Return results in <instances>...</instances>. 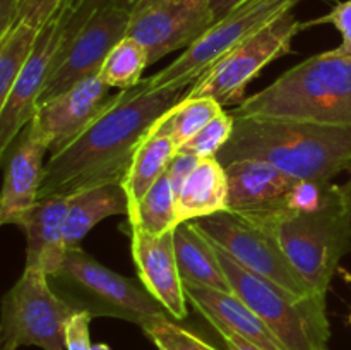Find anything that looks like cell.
Here are the masks:
<instances>
[{
	"instance_id": "obj_1",
	"label": "cell",
	"mask_w": 351,
	"mask_h": 350,
	"mask_svg": "<svg viewBox=\"0 0 351 350\" xmlns=\"http://www.w3.org/2000/svg\"><path fill=\"white\" fill-rule=\"evenodd\" d=\"M187 89L151 91L143 79L136 88L115 93L113 102L72 143L50 154L40 199L122 182L151 127Z\"/></svg>"
},
{
	"instance_id": "obj_2",
	"label": "cell",
	"mask_w": 351,
	"mask_h": 350,
	"mask_svg": "<svg viewBox=\"0 0 351 350\" xmlns=\"http://www.w3.org/2000/svg\"><path fill=\"white\" fill-rule=\"evenodd\" d=\"M226 165L261 160L298 180L331 182L351 170V126L281 119H235L228 143L216 156Z\"/></svg>"
},
{
	"instance_id": "obj_3",
	"label": "cell",
	"mask_w": 351,
	"mask_h": 350,
	"mask_svg": "<svg viewBox=\"0 0 351 350\" xmlns=\"http://www.w3.org/2000/svg\"><path fill=\"white\" fill-rule=\"evenodd\" d=\"M230 113L233 119L351 126V54L332 48L312 55Z\"/></svg>"
},
{
	"instance_id": "obj_4",
	"label": "cell",
	"mask_w": 351,
	"mask_h": 350,
	"mask_svg": "<svg viewBox=\"0 0 351 350\" xmlns=\"http://www.w3.org/2000/svg\"><path fill=\"white\" fill-rule=\"evenodd\" d=\"M48 278L51 288L74 312L123 319L137 326L154 316H170L143 287L139 278L123 277L110 270L81 246L67 249L62 266Z\"/></svg>"
},
{
	"instance_id": "obj_5",
	"label": "cell",
	"mask_w": 351,
	"mask_h": 350,
	"mask_svg": "<svg viewBox=\"0 0 351 350\" xmlns=\"http://www.w3.org/2000/svg\"><path fill=\"white\" fill-rule=\"evenodd\" d=\"M215 247L233 294L263 319L285 350H329L331 328L326 295L295 297L243 268L221 247Z\"/></svg>"
},
{
	"instance_id": "obj_6",
	"label": "cell",
	"mask_w": 351,
	"mask_h": 350,
	"mask_svg": "<svg viewBox=\"0 0 351 350\" xmlns=\"http://www.w3.org/2000/svg\"><path fill=\"white\" fill-rule=\"evenodd\" d=\"M271 235L298 273L317 294L328 295L339 261L351 250V206L341 185H331L324 205L315 211L281 220Z\"/></svg>"
},
{
	"instance_id": "obj_7",
	"label": "cell",
	"mask_w": 351,
	"mask_h": 350,
	"mask_svg": "<svg viewBox=\"0 0 351 350\" xmlns=\"http://www.w3.org/2000/svg\"><path fill=\"white\" fill-rule=\"evenodd\" d=\"M64 12V33L55 69L40 103L67 91L75 82L96 75L112 48L129 30V10L113 0H84Z\"/></svg>"
},
{
	"instance_id": "obj_8",
	"label": "cell",
	"mask_w": 351,
	"mask_h": 350,
	"mask_svg": "<svg viewBox=\"0 0 351 350\" xmlns=\"http://www.w3.org/2000/svg\"><path fill=\"white\" fill-rule=\"evenodd\" d=\"M302 0H243L216 21L211 30L182 51L170 65L144 79L147 89H187L237 45L254 36Z\"/></svg>"
},
{
	"instance_id": "obj_9",
	"label": "cell",
	"mask_w": 351,
	"mask_h": 350,
	"mask_svg": "<svg viewBox=\"0 0 351 350\" xmlns=\"http://www.w3.org/2000/svg\"><path fill=\"white\" fill-rule=\"evenodd\" d=\"M74 314L51 288L43 270L24 266L19 280L5 292L0 312V350L40 347L65 350V325Z\"/></svg>"
},
{
	"instance_id": "obj_10",
	"label": "cell",
	"mask_w": 351,
	"mask_h": 350,
	"mask_svg": "<svg viewBox=\"0 0 351 350\" xmlns=\"http://www.w3.org/2000/svg\"><path fill=\"white\" fill-rule=\"evenodd\" d=\"M305 27L307 23L298 21L293 12L285 14L219 58L185 91L184 96H211L221 106H239L245 100L247 86L266 65L291 54L293 38Z\"/></svg>"
},
{
	"instance_id": "obj_11",
	"label": "cell",
	"mask_w": 351,
	"mask_h": 350,
	"mask_svg": "<svg viewBox=\"0 0 351 350\" xmlns=\"http://www.w3.org/2000/svg\"><path fill=\"white\" fill-rule=\"evenodd\" d=\"M194 223L215 246L221 247L237 263L252 273L273 281L295 297L317 295L288 259L276 237L269 232L243 222L232 213H218L195 220Z\"/></svg>"
},
{
	"instance_id": "obj_12",
	"label": "cell",
	"mask_w": 351,
	"mask_h": 350,
	"mask_svg": "<svg viewBox=\"0 0 351 350\" xmlns=\"http://www.w3.org/2000/svg\"><path fill=\"white\" fill-rule=\"evenodd\" d=\"M215 23L211 0H137L127 36L146 48L149 65H154L171 51L187 50Z\"/></svg>"
},
{
	"instance_id": "obj_13",
	"label": "cell",
	"mask_w": 351,
	"mask_h": 350,
	"mask_svg": "<svg viewBox=\"0 0 351 350\" xmlns=\"http://www.w3.org/2000/svg\"><path fill=\"white\" fill-rule=\"evenodd\" d=\"M225 168L230 185L228 213L269 233L281 220L295 215L291 192L298 178L261 160H239Z\"/></svg>"
},
{
	"instance_id": "obj_14",
	"label": "cell",
	"mask_w": 351,
	"mask_h": 350,
	"mask_svg": "<svg viewBox=\"0 0 351 350\" xmlns=\"http://www.w3.org/2000/svg\"><path fill=\"white\" fill-rule=\"evenodd\" d=\"M64 33V12L58 10L53 19L40 30L33 51L9 96L0 105V154L10 146L21 130L33 120L41 95L55 69V55Z\"/></svg>"
},
{
	"instance_id": "obj_15",
	"label": "cell",
	"mask_w": 351,
	"mask_h": 350,
	"mask_svg": "<svg viewBox=\"0 0 351 350\" xmlns=\"http://www.w3.org/2000/svg\"><path fill=\"white\" fill-rule=\"evenodd\" d=\"M113 98L115 95L110 93L108 86L96 74L40 103L33 124L41 139L47 143L48 153H58L72 143L113 102Z\"/></svg>"
},
{
	"instance_id": "obj_16",
	"label": "cell",
	"mask_w": 351,
	"mask_h": 350,
	"mask_svg": "<svg viewBox=\"0 0 351 350\" xmlns=\"http://www.w3.org/2000/svg\"><path fill=\"white\" fill-rule=\"evenodd\" d=\"M45 153L48 146L38 134L33 120L3 151V185L0 196V223L23 225L27 213L40 201L43 184Z\"/></svg>"
},
{
	"instance_id": "obj_17",
	"label": "cell",
	"mask_w": 351,
	"mask_h": 350,
	"mask_svg": "<svg viewBox=\"0 0 351 350\" xmlns=\"http://www.w3.org/2000/svg\"><path fill=\"white\" fill-rule=\"evenodd\" d=\"M175 230L165 235H153L143 226L129 225L130 250L137 278L143 287L167 309L168 314L175 321H180L189 314V299L175 250Z\"/></svg>"
},
{
	"instance_id": "obj_18",
	"label": "cell",
	"mask_w": 351,
	"mask_h": 350,
	"mask_svg": "<svg viewBox=\"0 0 351 350\" xmlns=\"http://www.w3.org/2000/svg\"><path fill=\"white\" fill-rule=\"evenodd\" d=\"M71 196H51L38 201L27 213L23 229L26 235L27 268L43 270L50 277L64 263L67 254L65 242V216Z\"/></svg>"
},
{
	"instance_id": "obj_19",
	"label": "cell",
	"mask_w": 351,
	"mask_h": 350,
	"mask_svg": "<svg viewBox=\"0 0 351 350\" xmlns=\"http://www.w3.org/2000/svg\"><path fill=\"white\" fill-rule=\"evenodd\" d=\"M185 294L192 307L215 329H228L264 350H285L263 319L235 294L195 287H185Z\"/></svg>"
},
{
	"instance_id": "obj_20",
	"label": "cell",
	"mask_w": 351,
	"mask_h": 350,
	"mask_svg": "<svg viewBox=\"0 0 351 350\" xmlns=\"http://www.w3.org/2000/svg\"><path fill=\"white\" fill-rule=\"evenodd\" d=\"M230 185L225 165L216 156L201 158L177 196V223L228 213Z\"/></svg>"
},
{
	"instance_id": "obj_21",
	"label": "cell",
	"mask_w": 351,
	"mask_h": 350,
	"mask_svg": "<svg viewBox=\"0 0 351 350\" xmlns=\"http://www.w3.org/2000/svg\"><path fill=\"white\" fill-rule=\"evenodd\" d=\"M177 153V144L156 120L147 136L137 148L129 172L122 180L123 189L127 192V199H129V218H127V222H136L141 201L146 196V192L167 174L168 167H170Z\"/></svg>"
},
{
	"instance_id": "obj_22",
	"label": "cell",
	"mask_w": 351,
	"mask_h": 350,
	"mask_svg": "<svg viewBox=\"0 0 351 350\" xmlns=\"http://www.w3.org/2000/svg\"><path fill=\"white\" fill-rule=\"evenodd\" d=\"M175 250L185 287L215 288L233 294L215 244L195 226L194 222L177 226Z\"/></svg>"
},
{
	"instance_id": "obj_23",
	"label": "cell",
	"mask_w": 351,
	"mask_h": 350,
	"mask_svg": "<svg viewBox=\"0 0 351 350\" xmlns=\"http://www.w3.org/2000/svg\"><path fill=\"white\" fill-rule=\"evenodd\" d=\"M119 215L129 218V199L122 182L96 185L71 196L67 216H65L67 249L81 246L82 239L99 222L108 216Z\"/></svg>"
},
{
	"instance_id": "obj_24",
	"label": "cell",
	"mask_w": 351,
	"mask_h": 350,
	"mask_svg": "<svg viewBox=\"0 0 351 350\" xmlns=\"http://www.w3.org/2000/svg\"><path fill=\"white\" fill-rule=\"evenodd\" d=\"M221 112L223 106L211 96H197V98L184 96L158 119V124L170 134L173 143L180 150Z\"/></svg>"
},
{
	"instance_id": "obj_25",
	"label": "cell",
	"mask_w": 351,
	"mask_h": 350,
	"mask_svg": "<svg viewBox=\"0 0 351 350\" xmlns=\"http://www.w3.org/2000/svg\"><path fill=\"white\" fill-rule=\"evenodd\" d=\"M149 65L147 51L139 41L125 36L112 48L98 75L108 88L130 89L143 82L144 69Z\"/></svg>"
},
{
	"instance_id": "obj_26",
	"label": "cell",
	"mask_w": 351,
	"mask_h": 350,
	"mask_svg": "<svg viewBox=\"0 0 351 350\" xmlns=\"http://www.w3.org/2000/svg\"><path fill=\"white\" fill-rule=\"evenodd\" d=\"M40 30L31 24L17 23L0 38V105L5 102L14 82L26 65Z\"/></svg>"
},
{
	"instance_id": "obj_27",
	"label": "cell",
	"mask_w": 351,
	"mask_h": 350,
	"mask_svg": "<svg viewBox=\"0 0 351 350\" xmlns=\"http://www.w3.org/2000/svg\"><path fill=\"white\" fill-rule=\"evenodd\" d=\"M177 198L168 174H165L141 201L137 209L136 222L129 225L143 226L146 232L153 235H165L173 232L178 226L177 223Z\"/></svg>"
},
{
	"instance_id": "obj_28",
	"label": "cell",
	"mask_w": 351,
	"mask_h": 350,
	"mask_svg": "<svg viewBox=\"0 0 351 350\" xmlns=\"http://www.w3.org/2000/svg\"><path fill=\"white\" fill-rule=\"evenodd\" d=\"M158 350H216L206 340L184 328L171 316H154L141 326Z\"/></svg>"
},
{
	"instance_id": "obj_29",
	"label": "cell",
	"mask_w": 351,
	"mask_h": 350,
	"mask_svg": "<svg viewBox=\"0 0 351 350\" xmlns=\"http://www.w3.org/2000/svg\"><path fill=\"white\" fill-rule=\"evenodd\" d=\"M233 127H235V119L232 117V113L221 112L178 151L194 154L197 158L218 156L219 151L225 148V144L232 137Z\"/></svg>"
},
{
	"instance_id": "obj_30",
	"label": "cell",
	"mask_w": 351,
	"mask_h": 350,
	"mask_svg": "<svg viewBox=\"0 0 351 350\" xmlns=\"http://www.w3.org/2000/svg\"><path fill=\"white\" fill-rule=\"evenodd\" d=\"M17 2H19L17 23H26L41 30L48 21L57 16L65 0H17Z\"/></svg>"
},
{
	"instance_id": "obj_31",
	"label": "cell",
	"mask_w": 351,
	"mask_h": 350,
	"mask_svg": "<svg viewBox=\"0 0 351 350\" xmlns=\"http://www.w3.org/2000/svg\"><path fill=\"white\" fill-rule=\"evenodd\" d=\"M315 24H332L341 34V45L338 50L343 54H351V0L339 2L329 14L308 21L307 26H315Z\"/></svg>"
},
{
	"instance_id": "obj_32",
	"label": "cell",
	"mask_w": 351,
	"mask_h": 350,
	"mask_svg": "<svg viewBox=\"0 0 351 350\" xmlns=\"http://www.w3.org/2000/svg\"><path fill=\"white\" fill-rule=\"evenodd\" d=\"M93 316L89 312H74L65 325V350H91L89 325Z\"/></svg>"
},
{
	"instance_id": "obj_33",
	"label": "cell",
	"mask_w": 351,
	"mask_h": 350,
	"mask_svg": "<svg viewBox=\"0 0 351 350\" xmlns=\"http://www.w3.org/2000/svg\"><path fill=\"white\" fill-rule=\"evenodd\" d=\"M199 160H201V158L194 156V154L182 153V151H178V153L175 154L173 161H171L167 172L168 177H170L171 180V187H173L175 198L180 194L182 187H184V184L187 182V178L191 177L194 168L197 167Z\"/></svg>"
},
{
	"instance_id": "obj_34",
	"label": "cell",
	"mask_w": 351,
	"mask_h": 350,
	"mask_svg": "<svg viewBox=\"0 0 351 350\" xmlns=\"http://www.w3.org/2000/svg\"><path fill=\"white\" fill-rule=\"evenodd\" d=\"M221 335L223 342H225L226 350H264L259 345H256L250 340L243 338V336L237 335V333L228 331V329H216Z\"/></svg>"
},
{
	"instance_id": "obj_35",
	"label": "cell",
	"mask_w": 351,
	"mask_h": 350,
	"mask_svg": "<svg viewBox=\"0 0 351 350\" xmlns=\"http://www.w3.org/2000/svg\"><path fill=\"white\" fill-rule=\"evenodd\" d=\"M240 2H243V0H211V7H213V12H215L216 21L221 19L225 14H228L230 10H232L235 5H239Z\"/></svg>"
},
{
	"instance_id": "obj_36",
	"label": "cell",
	"mask_w": 351,
	"mask_h": 350,
	"mask_svg": "<svg viewBox=\"0 0 351 350\" xmlns=\"http://www.w3.org/2000/svg\"><path fill=\"white\" fill-rule=\"evenodd\" d=\"M341 192H343V196H345L346 202L351 206V177L348 178V182H346V184L341 185Z\"/></svg>"
},
{
	"instance_id": "obj_37",
	"label": "cell",
	"mask_w": 351,
	"mask_h": 350,
	"mask_svg": "<svg viewBox=\"0 0 351 350\" xmlns=\"http://www.w3.org/2000/svg\"><path fill=\"white\" fill-rule=\"evenodd\" d=\"M136 2H137V0H113V3H117V5L122 7V9L129 10V12H130V9H132L134 3H136Z\"/></svg>"
},
{
	"instance_id": "obj_38",
	"label": "cell",
	"mask_w": 351,
	"mask_h": 350,
	"mask_svg": "<svg viewBox=\"0 0 351 350\" xmlns=\"http://www.w3.org/2000/svg\"><path fill=\"white\" fill-rule=\"evenodd\" d=\"M82 2H84V0H65L64 5H62L60 9H74V7L81 5Z\"/></svg>"
},
{
	"instance_id": "obj_39",
	"label": "cell",
	"mask_w": 351,
	"mask_h": 350,
	"mask_svg": "<svg viewBox=\"0 0 351 350\" xmlns=\"http://www.w3.org/2000/svg\"><path fill=\"white\" fill-rule=\"evenodd\" d=\"M91 350H112V349H110V345H106V343H95V345L91 347Z\"/></svg>"
},
{
	"instance_id": "obj_40",
	"label": "cell",
	"mask_w": 351,
	"mask_h": 350,
	"mask_svg": "<svg viewBox=\"0 0 351 350\" xmlns=\"http://www.w3.org/2000/svg\"><path fill=\"white\" fill-rule=\"evenodd\" d=\"M350 323H351V314H350Z\"/></svg>"
},
{
	"instance_id": "obj_41",
	"label": "cell",
	"mask_w": 351,
	"mask_h": 350,
	"mask_svg": "<svg viewBox=\"0 0 351 350\" xmlns=\"http://www.w3.org/2000/svg\"><path fill=\"white\" fill-rule=\"evenodd\" d=\"M348 280H351V277H348Z\"/></svg>"
}]
</instances>
